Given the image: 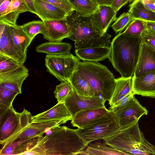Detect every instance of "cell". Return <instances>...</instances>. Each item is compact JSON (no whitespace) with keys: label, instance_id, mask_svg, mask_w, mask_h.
Here are the masks:
<instances>
[{"label":"cell","instance_id":"484cf974","mask_svg":"<svg viewBox=\"0 0 155 155\" xmlns=\"http://www.w3.org/2000/svg\"><path fill=\"white\" fill-rule=\"evenodd\" d=\"M11 36L16 46L23 53L27 54V48L33 40L25 33L20 25H9Z\"/></svg>","mask_w":155,"mask_h":155},{"label":"cell","instance_id":"7a4b0ae2","mask_svg":"<svg viewBox=\"0 0 155 155\" xmlns=\"http://www.w3.org/2000/svg\"><path fill=\"white\" fill-rule=\"evenodd\" d=\"M142 40L140 37L128 36L120 32L112 40L108 59L121 77L133 76L140 56Z\"/></svg>","mask_w":155,"mask_h":155},{"label":"cell","instance_id":"e575fe53","mask_svg":"<svg viewBox=\"0 0 155 155\" xmlns=\"http://www.w3.org/2000/svg\"><path fill=\"white\" fill-rule=\"evenodd\" d=\"M133 20L128 12H124L117 18L111 25V27L116 34L121 32Z\"/></svg>","mask_w":155,"mask_h":155},{"label":"cell","instance_id":"6da1fadb","mask_svg":"<svg viewBox=\"0 0 155 155\" xmlns=\"http://www.w3.org/2000/svg\"><path fill=\"white\" fill-rule=\"evenodd\" d=\"M45 133L34 147L22 155H76L87 147L76 130L65 126L51 128Z\"/></svg>","mask_w":155,"mask_h":155},{"label":"cell","instance_id":"f1b7e54d","mask_svg":"<svg viewBox=\"0 0 155 155\" xmlns=\"http://www.w3.org/2000/svg\"><path fill=\"white\" fill-rule=\"evenodd\" d=\"M68 81L79 95L86 96H94L87 81L75 71Z\"/></svg>","mask_w":155,"mask_h":155},{"label":"cell","instance_id":"60d3db41","mask_svg":"<svg viewBox=\"0 0 155 155\" xmlns=\"http://www.w3.org/2000/svg\"><path fill=\"white\" fill-rule=\"evenodd\" d=\"M12 0H5L0 5V17L4 14L5 11L9 6Z\"/></svg>","mask_w":155,"mask_h":155},{"label":"cell","instance_id":"44dd1931","mask_svg":"<svg viewBox=\"0 0 155 155\" xmlns=\"http://www.w3.org/2000/svg\"><path fill=\"white\" fill-rule=\"evenodd\" d=\"M110 48L97 47L75 50L77 57L84 61L97 62L108 58Z\"/></svg>","mask_w":155,"mask_h":155},{"label":"cell","instance_id":"4dcf8cb0","mask_svg":"<svg viewBox=\"0 0 155 155\" xmlns=\"http://www.w3.org/2000/svg\"><path fill=\"white\" fill-rule=\"evenodd\" d=\"M18 94L17 92L0 87V110H7L12 106L13 101Z\"/></svg>","mask_w":155,"mask_h":155},{"label":"cell","instance_id":"836d02e7","mask_svg":"<svg viewBox=\"0 0 155 155\" xmlns=\"http://www.w3.org/2000/svg\"><path fill=\"white\" fill-rule=\"evenodd\" d=\"M23 64L15 60L0 53V74L14 69Z\"/></svg>","mask_w":155,"mask_h":155},{"label":"cell","instance_id":"cb8c5ba5","mask_svg":"<svg viewBox=\"0 0 155 155\" xmlns=\"http://www.w3.org/2000/svg\"><path fill=\"white\" fill-rule=\"evenodd\" d=\"M76 155H129L124 152L117 150L104 143L97 142L90 143L86 147Z\"/></svg>","mask_w":155,"mask_h":155},{"label":"cell","instance_id":"277c9868","mask_svg":"<svg viewBox=\"0 0 155 155\" xmlns=\"http://www.w3.org/2000/svg\"><path fill=\"white\" fill-rule=\"evenodd\" d=\"M75 71L87 81L94 96L105 101H110L115 86V78L106 66L97 62L80 61Z\"/></svg>","mask_w":155,"mask_h":155},{"label":"cell","instance_id":"603a6c76","mask_svg":"<svg viewBox=\"0 0 155 155\" xmlns=\"http://www.w3.org/2000/svg\"><path fill=\"white\" fill-rule=\"evenodd\" d=\"M71 48L72 46L69 43L62 41H48L37 46L35 51L45 53L47 55H58L70 54Z\"/></svg>","mask_w":155,"mask_h":155},{"label":"cell","instance_id":"d6a6232c","mask_svg":"<svg viewBox=\"0 0 155 155\" xmlns=\"http://www.w3.org/2000/svg\"><path fill=\"white\" fill-rule=\"evenodd\" d=\"M73 87L68 81L61 82L56 86L54 94L58 102H63L69 93L73 90Z\"/></svg>","mask_w":155,"mask_h":155},{"label":"cell","instance_id":"d4e9b609","mask_svg":"<svg viewBox=\"0 0 155 155\" xmlns=\"http://www.w3.org/2000/svg\"><path fill=\"white\" fill-rule=\"evenodd\" d=\"M116 85L112 97L108 104L113 105L132 91V77H122L115 79Z\"/></svg>","mask_w":155,"mask_h":155},{"label":"cell","instance_id":"52a82bcc","mask_svg":"<svg viewBox=\"0 0 155 155\" xmlns=\"http://www.w3.org/2000/svg\"><path fill=\"white\" fill-rule=\"evenodd\" d=\"M30 113L24 109L17 112L12 106L0 112V144L3 145L14 138L31 123Z\"/></svg>","mask_w":155,"mask_h":155},{"label":"cell","instance_id":"9a60e30c","mask_svg":"<svg viewBox=\"0 0 155 155\" xmlns=\"http://www.w3.org/2000/svg\"><path fill=\"white\" fill-rule=\"evenodd\" d=\"M132 91L135 95L155 98V70L139 77H132Z\"/></svg>","mask_w":155,"mask_h":155},{"label":"cell","instance_id":"3957f363","mask_svg":"<svg viewBox=\"0 0 155 155\" xmlns=\"http://www.w3.org/2000/svg\"><path fill=\"white\" fill-rule=\"evenodd\" d=\"M139 119L104 139V142L129 155H155V146L146 139L140 129Z\"/></svg>","mask_w":155,"mask_h":155},{"label":"cell","instance_id":"ffe728a7","mask_svg":"<svg viewBox=\"0 0 155 155\" xmlns=\"http://www.w3.org/2000/svg\"><path fill=\"white\" fill-rule=\"evenodd\" d=\"M110 111L106 107L81 110L72 117L71 123L73 127L83 128L103 117Z\"/></svg>","mask_w":155,"mask_h":155},{"label":"cell","instance_id":"b9f144b4","mask_svg":"<svg viewBox=\"0 0 155 155\" xmlns=\"http://www.w3.org/2000/svg\"><path fill=\"white\" fill-rule=\"evenodd\" d=\"M99 6H111L115 0H91Z\"/></svg>","mask_w":155,"mask_h":155},{"label":"cell","instance_id":"2e32d148","mask_svg":"<svg viewBox=\"0 0 155 155\" xmlns=\"http://www.w3.org/2000/svg\"><path fill=\"white\" fill-rule=\"evenodd\" d=\"M72 116L64 103L58 102L48 110L35 116H31V123H38L56 120H71Z\"/></svg>","mask_w":155,"mask_h":155},{"label":"cell","instance_id":"5bb4252c","mask_svg":"<svg viewBox=\"0 0 155 155\" xmlns=\"http://www.w3.org/2000/svg\"><path fill=\"white\" fill-rule=\"evenodd\" d=\"M44 27L41 34L48 41L60 42L69 38L70 30L66 18L43 21Z\"/></svg>","mask_w":155,"mask_h":155},{"label":"cell","instance_id":"1f68e13d","mask_svg":"<svg viewBox=\"0 0 155 155\" xmlns=\"http://www.w3.org/2000/svg\"><path fill=\"white\" fill-rule=\"evenodd\" d=\"M21 26L26 35L33 40L37 34H41L44 27V23L42 21L33 20Z\"/></svg>","mask_w":155,"mask_h":155},{"label":"cell","instance_id":"74e56055","mask_svg":"<svg viewBox=\"0 0 155 155\" xmlns=\"http://www.w3.org/2000/svg\"><path fill=\"white\" fill-rule=\"evenodd\" d=\"M141 37L142 41L155 51V33L146 28Z\"/></svg>","mask_w":155,"mask_h":155},{"label":"cell","instance_id":"bcb514c9","mask_svg":"<svg viewBox=\"0 0 155 155\" xmlns=\"http://www.w3.org/2000/svg\"><path fill=\"white\" fill-rule=\"evenodd\" d=\"M137 0H134L133 1H137Z\"/></svg>","mask_w":155,"mask_h":155},{"label":"cell","instance_id":"e0dca14e","mask_svg":"<svg viewBox=\"0 0 155 155\" xmlns=\"http://www.w3.org/2000/svg\"><path fill=\"white\" fill-rule=\"evenodd\" d=\"M155 70V51L142 41L137 65L133 76H142Z\"/></svg>","mask_w":155,"mask_h":155},{"label":"cell","instance_id":"8992f818","mask_svg":"<svg viewBox=\"0 0 155 155\" xmlns=\"http://www.w3.org/2000/svg\"><path fill=\"white\" fill-rule=\"evenodd\" d=\"M120 129L115 113L110 111L103 117L81 128L76 129L77 134L87 146L92 141L104 140Z\"/></svg>","mask_w":155,"mask_h":155},{"label":"cell","instance_id":"9c48e42d","mask_svg":"<svg viewBox=\"0 0 155 155\" xmlns=\"http://www.w3.org/2000/svg\"><path fill=\"white\" fill-rule=\"evenodd\" d=\"M105 102L104 100L99 97L79 95L74 88L64 102L72 117L78 112L81 110L105 107Z\"/></svg>","mask_w":155,"mask_h":155},{"label":"cell","instance_id":"7402d4cb","mask_svg":"<svg viewBox=\"0 0 155 155\" xmlns=\"http://www.w3.org/2000/svg\"><path fill=\"white\" fill-rule=\"evenodd\" d=\"M29 12L28 7L24 0H12L4 14L0 17V21L11 25H16L20 14Z\"/></svg>","mask_w":155,"mask_h":155},{"label":"cell","instance_id":"ab89813d","mask_svg":"<svg viewBox=\"0 0 155 155\" xmlns=\"http://www.w3.org/2000/svg\"><path fill=\"white\" fill-rule=\"evenodd\" d=\"M145 7L155 12V0H140Z\"/></svg>","mask_w":155,"mask_h":155},{"label":"cell","instance_id":"7bdbcfd3","mask_svg":"<svg viewBox=\"0 0 155 155\" xmlns=\"http://www.w3.org/2000/svg\"><path fill=\"white\" fill-rule=\"evenodd\" d=\"M145 21L147 29L155 33V21Z\"/></svg>","mask_w":155,"mask_h":155},{"label":"cell","instance_id":"4316f807","mask_svg":"<svg viewBox=\"0 0 155 155\" xmlns=\"http://www.w3.org/2000/svg\"><path fill=\"white\" fill-rule=\"evenodd\" d=\"M129 6L128 12L133 20L139 19L146 21H155V12L146 8L140 0L133 1Z\"/></svg>","mask_w":155,"mask_h":155},{"label":"cell","instance_id":"ba28073f","mask_svg":"<svg viewBox=\"0 0 155 155\" xmlns=\"http://www.w3.org/2000/svg\"><path fill=\"white\" fill-rule=\"evenodd\" d=\"M45 61L47 71L61 82L69 80L80 61L70 53L58 55H46Z\"/></svg>","mask_w":155,"mask_h":155},{"label":"cell","instance_id":"d590c367","mask_svg":"<svg viewBox=\"0 0 155 155\" xmlns=\"http://www.w3.org/2000/svg\"><path fill=\"white\" fill-rule=\"evenodd\" d=\"M50 3L65 12L68 15L75 11L74 7L69 0H41Z\"/></svg>","mask_w":155,"mask_h":155},{"label":"cell","instance_id":"f546056e","mask_svg":"<svg viewBox=\"0 0 155 155\" xmlns=\"http://www.w3.org/2000/svg\"><path fill=\"white\" fill-rule=\"evenodd\" d=\"M146 28L145 21L135 19L128 24L123 32L130 37H140Z\"/></svg>","mask_w":155,"mask_h":155},{"label":"cell","instance_id":"7c38bea8","mask_svg":"<svg viewBox=\"0 0 155 155\" xmlns=\"http://www.w3.org/2000/svg\"><path fill=\"white\" fill-rule=\"evenodd\" d=\"M117 13L111 6H99L96 12L90 17L95 31L101 36L105 35L110 24L117 18Z\"/></svg>","mask_w":155,"mask_h":155},{"label":"cell","instance_id":"f6af8a7d","mask_svg":"<svg viewBox=\"0 0 155 155\" xmlns=\"http://www.w3.org/2000/svg\"><path fill=\"white\" fill-rule=\"evenodd\" d=\"M5 0H0V4H1L2 2L4 1Z\"/></svg>","mask_w":155,"mask_h":155},{"label":"cell","instance_id":"8d00e7d4","mask_svg":"<svg viewBox=\"0 0 155 155\" xmlns=\"http://www.w3.org/2000/svg\"><path fill=\"white\" fill-rule=\"evenodd\" d=\"M135 94L132 91L118 101L113 105L110 106L108 110L115 113L123 108Z\"/></svg>","mask_w":155,"mask_h":155},{"label":"cell","instance_id":"30bf717a","mask_svg":"<svg viewBox=\"0 0 155 155\" xmlns=\"http://www.w3.org/2000/svg\"><path fill=\"white\" fill-rule=\"evenodd\" d=\"M148 113L146 108L134 96L123 108L115 114L121 129L129 126Z\"/></svg>","mask_w":155,"mask_h":155},{"label":"cell","instance_id":"ac0fdd59","mask_svg":"<svg viewBox=\"0 0 155 155\" xmlns=\"http://www.w3.org/2000/svg\"><path fill=\"white\" fill-rule=\"evenodd\" d=\"M37 15L43 21L66 18L67 13L60 8L41 0H34Z\"/></svg>","mask_w":155,"mask_h":155},{"label":"cell","instance_id":"4fadbf2b","mask_svg":"<svg viewBox=\"0 0 155 155\" xmlns=\"http://www.w3.org/2000/svg\"><path fill=\"white\" fill-rule=\"evenodd\" d=\"M29 75V70L22 65L11 71L0 74V87L21 94L23 81Z\"/></svg>","mask_w":155,"mask_h":155},{"label":"cell","instance_id":"5b68a950","mask_svg":"<svg viewBox=\"0 0 155 155\" xmlns=\"http://www.w3.org/2000/svg\"><path fill=\"white\" fill-rule=\"evenodd\" d=\"M66 20L70 30L69 39L74 42L75 50L97 47L110 48L111 35L107 32L101 36L94 30L90 17L80 16L74 12Z\"/></svg>","mask_w":155,"mask_h":155},{"label":"cell","instance_id":"d6986e66","mask_svg":"<svg viewBox=\"0 0 155 155\" xmlns=\"http://www.w3.org/2000/svg\"><path fill=\"white\" fill-rule=\"evenodd\" d=\"M67 122L64 120H56L41 122L30 123L28 126L10 141L16 139L31 138L43 135L49 129L60 126Z\"/></svg>","mask_w":155,"mask_h":155},{"label":"cell","instance_id":"f35d334b","mask_svg":"<svg viewBox=\"0 0 155 155\" xmlns=\"http://www.w3.org/2000/svg\"><path fill=\"white\" fill-rule=\"evenodd\" d=\"M134 0H115L111 5V7L117 12L123 6L128 3L132 2Z\"/></svg>","mask_w":155,"mask_h":155},{"label":"cell","instance_id":"8fae6325","mask_svg":"<svg viewBox=\"0 0 155 155\" xmlns=\"http://www.w3.org/2000/svg\"><path fill=\"white\" fill-rule=\"evenodd\" d=\"M0 53L24 64L27 54L23 53L15 45L12 39L9 24L0 21Z\"/></svg>","mask_w":155,"mask_h":155},{"label":"cell","instance_id":"ee69618b","mask_svg":"<svg viewBox=\"0 0 155 155\" xmlns=\"http://www.w3.org/2000/svg\"><path fill=\"white\" fill-rule=\"evenodd\" d=\"M27 4L29 12L36 14V12L34 5V0H24Z\"/></svg>","mask_w":155,"mask_h":155},{"label":"cell","instance_id":"83f0119b","mask_svg":"<svg viewBox=\"0 0 155 155\" xmlns=\"http://www.w3.org/2000/svg\"><path fill=\"white\" fill-rule=\"evenodd\" d=\"M74 7L77 15L90 17L97 9L99 5L91 0H69Z\"/></svg>","mask_w":155,"mask_h":155}]
</instances>
